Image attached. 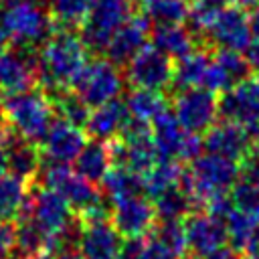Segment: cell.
<instances>
[{
    "label": "cell",
    "instance_id": "cell-13",
    "mask_svg": "<svg viewBox=\"0 0 259 259\" xmlns=\"http://www.w3.org/2000/svg\"><path fill=\"white\" fill-rule=\"evenodd\" d=\"M202 144H204V152L229 158L233 162H241L245 156L253 152L249 130L225 117L219 119L214 125H210L202 134Z\"/></svg>",
    "mask_w": 259,
    "mask_h": 259
},
{
    "label": "cell",
    "instance_id": "cell-14",
    "mask_svg": "<svg viewBox=\"0 0 259 259\" xmlns=\"http://www.w3.org/2000/svg\"><path fill=\"white\" fill-rule=\"evenodd\" d=\"M109 221L123 239H134V237L150 235L158 219H156L154 202L148 196L140 194L111 204Z\"/></svg>",
    "mask_w": 259,
    "mask_h": 259
},
{
    "label": "cell",
    "instance_id": "cell-12",
    "mask_svg": "<svg viewBox=\"0 0 259 259\" xmlns=\"http://www.w3.org/2000/svg\"><path fill=\"white\" fill-rule=\"evenodd\" d=\"M182 223L186 233L188 255L192 259H204L229 243L225 221L214 219L204 210L190 212Z\"/></svg>",
    "mask_w": 259,
    "mask_h": 259
},
{
    "label": "cell",
    "instance_id": "cell-6",
    "mask_svg": "<svg viewBox=\"0 0 259 259\" xmlns=\"http://www.w3.org/2000/svg\"><path fill=\"white\" fill-rule=\"evenodd\" d=\"M130 0H91L89 14L79 26V36L89 53L103 55L111 34L132 16Z\"/></svg>",
    "mask_w": 259,
    "mask_h": 259
},
{
    "label": "cell",
    "instance_id": "cell-19",
    "mask_svg": "<svg viewBox=\"0 0 259 259\" xmlns=\"http://www.w3.org/2000/svg\"><path fill=\"white\" fill-rule=\"evenodd\" d=\"M123 237L115 231L109 219L83 223L79 237V255L83 259H119Z\"/></svg>",
    "mask_w": 259,
    "mask_h": 259
},
{
    "label": "cell",
    "instance_id": "cell-2",
    "mask_svg": "<svg viewBox=\"0 0 259 259\" xmlns=\"http://www.w3.org/2000/svg\"><path fill=\"white\" fill-rule=\"evenodd\" d=\"M0 111L6 125L36 146L42 144L57 117L51 99L38 87L0 97Z\"/></svg>",
    "mask_w": 259,
    "mask_h": 259
},
{
    "label": "cell",
    "instance_id": "cell-21",
    "mask_svg": "<svg viewBox=\"0 0 259 259\" xmlns=\"http://www.w3.org/2000/svg\"><path fill=\"white\" fill-rule=\"evenodd\" d=\"M152 144L156 148L158 160H176L180 162V150L186 138V130L178 123L174 111L166 107L152 121Z\"/></svg>",
    "mask_w": 259,
    "mask_h": 259
},
{
    "label": "cell",
    "instance_id": "cell-41",
    "mask_svg": "<svg viewBox=\"0 0 259 259\" xmlns=\"http://www.w3.org/2000/svg\"><path fill=\"white\" fill-rule=\"evenodd\" d=\"M152 235V233H150ZM134 259H180L172 249H168L162 241H158L154 235L152 237H146V243L144 247L140 249V253L134 257Z\"/></svg>",
    "mask_w": 259,
    "mask_h": 259
},
{
    "label": "cell",
    "instance_id": "cell-46",
    "mask_svg": "<svg viewBox=\"0 0 259 259\" xmlns=\"http://www.w3.org/2000/svg\"><path fill=\"white\" fill-rule=\"evenodd\" d=\"M249 134H251V142H253V152L259 156V123L249 127Z\"/></svg>",
    "mask_w": 259,
    "mask_h": 259
},
{
    "label": "cell",
    "instance_id": "cell-50",
    "mask_svg": "<svg viewBox=\"0 0 259 259\" xmlns=\"http://www.w3.org/2000/svg\"><path fill=\"white\" fill-rule=\"evenodd\" d=\"M4 172H6V148L0 140V174H4Z\"/></svg>",
    "mask_w": 259,
    "mask_h": 259
},
{
    "label": "cell",
    "instance_id": "cell-1",
    "mask_svg": "<svg viewBox=\"0 0 259 259\" xmlns=\"http://www.w3.org/2000/svg\"><path fill=\"white\" fill-rule=\"evenodd\" d=\"M89 61V51L77 30L55 28L53 34L38 49L36 87L51 99V103L71 87L77 73Z\"/></svg>",
    "mask_w": 259,
    "mask_h": 259
},
{
    "label": "cell",
    "instance_id": "cell-53",
    "mask_svg": "<svg viewBox=\"0 0 259 259\" xmlns=\"http://www.w3.org/2000/svg\"><path fill=\"white\" fill-rule=\"evenodd\" d=\"M247 259H259V255H249Z\"/></svg>",
    "mask_w": 259,
    "mask_h": 259
},
{
    "label": "cell",
    "instance_id": "cell-11",
    "mask_svg": "<svg viewBox=\"0 0 259 259\" xmlns=\"http://www.w3.org/2000/svg\"><path fill=\"white\" fill-rule=\"evenodd\" d=\"M38 49L10 45L0 53V97L36 87Z\"/></svg>",
    "mask_w": 259,
    "mask_h": 259
},
{
    "label": "cell",
    "instance_id": "cell-43",
    "mask_svg": "<svg viewBox=\"0 0 259 259\" xmlns=\"http://www.w3.org/2000/svg\"><path fill=\"white\" fill-rule=\"evenodd\" d=\"M14 245V223L0 221V247L12 249Z\"/></svg>",
    "mask_w": 259,
    "mask_h": 259
},
{
    "label": "cell",
    "instance_id": "cell-32",
    "mask_svg": "<svg viewBox=\"0 0 259 259\" xmlns=\"http://www.w3.org/2000/svg\"><path fill=\"white\" fill-rule=\"evenodd\" d=\"M47 8L59 28L79 30L89 14L91 0H47Z\"/></svg>",
    "mask_w": 259,
    "mask_h": 259
},
{
    "label": "cell",
    "instance_id": "cell-44",
    "mask_svg": "<svg viewBox=\"0 0 259 259\" xmlns=\"http://www.w3.org/2000/svg\"><path fill=\"white\" fill-rule=\"evenodd\" d=\"M204 259H243V257H241V253H239L237 249H233L231 245H229V247L225 245V247L217 249L214 253H210V255L204 257Z\"/></svg>",
    "mask_w": 259,
    "mask_h": 259
},
{
    "label": "cell",
    "instance_id": "cell-28",
    "mask_svg": "<svg viewBox=\"0 0 259 259\" xmlns=\"http://www.w3.org/2000/svg\"><path fill=\"white\" fill-rule=\"evenodd\" d=\"M123 103L132 117H138L144 121H152L158 113H162L168 107V99L162 91H152L142 87H132Z\"/></svg>",
    "mask_w": 259,
    "mask_h": 259
},
{
    "label": "cell",
    "instance_id": "cell-18",
    "mask_svg": "<svg viewBox=\"0 0 259 259\" xmlns=\"http://www.w3.org/2000/svg\"><path fill=\"white\" fill-rule=\"evenodd\" d=\"M85 144H87L85 130L75 127L61 117H55V121L51 123L49 132L40 144V152H42L45 160H49V162L73 164Z\"/></svg>",
    "mask_w": 259,
    "mask_h": 259
},
{
    "label": "cell",
    "instance_id": "cell-47",
    "mask_svg": "<svg viewBox=\"0 0 259 259\" xmlns=\"http://www.w3.org/2000/svg\"><path fill=\"white\" fill-rule=\"evenodd\" d=\"M249 255H259V223H257V229H255V235L251 239V245H249Z\"/></svg>",
    "mask_w": 259,
    "mask_h": 259
},
{
    "label": "cell",
    "instance_id": "cell-56",
    "mask_svg": "<svg viewBox=\"0 0 259 259\" xmlns=\"http://www.w3.org/2000/svg\"><path fill=\"white\" fill-rule=\"evenodd\" d=\"M190 259H192V257H190Z\"/></svg>",
    "mask_w": 259,
    "mask_h": 259
},
{
    "label": "cell",
    "instance_id": "cell-26",
    "mask_svg": "<svg viewBox=\"0 0 259 259\" xmlns=\"http://www.w3.org/2000/svg\"><path fill=\"white\" fill-rule=\"evenodd\" d=\"M182 164L176 160H158L148 172L142 174V186H144V196L150 200L158 198L172 186H178L180 174H182Z\"/></svg>",
    "mask_w": 259,
    "mask_h": 259
},
{
    "label": "cell",
    "instance_id": "cell-20",
    "mask_svg": "<svg viewBox=\"0 0 259 259\" xmlns=\"http://www.w3.org/2000/svg\"><path fill=\"white\" fill-rule=\"evenodd\" d=\"M127 119H130V111H127L125 103L117 97L113 101H107L103 105L93 107L83 130H85L89 140H97V142L107 144L121 134Z\"/></svg>",
    "mask_w": 259,
    "mask_h": 259
},
{
    "label": "cell",
    "instance_id": "cell-51",
    "mask_svg": "<svg viewBox=\"0 0 259 259\" xmlns=\"http://www.w3.org/2000/svg\"><path fill=\"white\" fill-rule=\"evenodd\" d=\"M8 255H10V249L0 247V259H8Z\"/></svg>",
    "mask_w": 259,
    "mask_h": 259
},
{
    "label": "cell",
    "instance_id": "cell-7",
    "mask_svg": "<svg viewBox=\"0 0 259 259\" xmlns=\"http://www.w3.org/2000/svg\"><path fill=\"white\" fill-rule=\"evenodd\" d=\"M202 42L206 49H227L245 53L247 47L253 42L251 28H249V14L239 4H233L219 12L202 32ZM200 42V45H202Z\"/></svg>",
    "mask_w": 259,
    "mask_h": 259
},
{
    "label": "cell",
    "instance_id": "cell-27",
    "mask_svg": "<svg viewBox=\"0 0 259 259\" xmlns=\"http://www.w3.org/2000/svg\"><path fill=\"white\" fill-rule=\"evenodd\" d=\"M30 184L16 178L14 174H0V221L16 223L22 202L28 194Z\"/></svg>",
    "mask_w": 259,
    "mask_h": 259
},
{
    "label": "cell",
    "instance_id": "cell-10",
    "mask_svg": "<svg viewBox=\"0 0 259 259\" xmlns=\"http://www.w3.org/2000/svg\"><path fill=\"white\" fill-rule=\"evenodd\" d=\"M172 79H174V61L164 53H160L158 49H154L152 45H146L125 65V81L132 87L164 93L168 87H172Z\"/></svg>",
    "mask_w": 259,
    "mask_h": 259
},
{
    "label": "cell",
    "instance_id": "cell-49",
    "mask_svg": "<svg viewBox=\"0 0 259 259\" xmlns=\"http://www.w3.org/2000/svg\"><path fill=\"white\" fill-rule=\"evenodd\" d=\"M241 8L245 10H253V8H259V0H237Z\"/></svg>",
    "mask_w": 259,
    "mask_h": 259
},
{
    "label": "cell",
    "instance_id": "cell-33",
    "mask_svg": "<svg viewBox=\"0 0 259 259\" xmlns=\"http://www.w3.org/2000/svg\"><path fill=\"white\" fill-rule=\"evenodd\" d=\"M257 223H259V219H255L253 214H247V212L235 208L227 217V221H225V225H227V239H229L231 247L237 249L239 253H247L249 245H251V239L255 235Z\"/></svg>",
    "mask_w": 259,
    "mask_h": 259
},
{
    "label": "cell",
    "instance_id": "cell-55",
    "mask_svg": "<svg viewBox=\"0 0 259 259\" xmlns=\"http://www.w3.org/2000/svg\"><path fill=\"white\" fill-rule=\"evenodd\" d=\"M0 6H2V0H0Z\"/></svg>",
    "mask_w": 259,
    "mask_h": 259
},
{
    "label": "cell",
    "instance_id": "cell-17",
    "mask_svg": "<svg viewBox=\"0 0 259 259\" xmlns=\"http://www.w3.org/2000/svg\"><path fill=\"white\" fill-rule=\"evenodd\" d=\"M152 32V24L150 20L140 12V14H132L109 38L107 49L103 53L105 59H109L113 65L117 67H125L132 57L136 53H140Z\"/></svg>",
    "mask_w": 259,
    "mask_h": 259
},
{
    "label": "cell",
    "instance_id": "cell-38",
    "mask_svg": "<svg viewBox=\"0 0 259 259\" xmlns=\"http://www.w3.org/2000/svg\"><path fill=\"white\" fill-rule=\"evenodd\" d=\"M231 198L235 208L259 219V186L245 180H237V184L231 188Z\"/></svg>",
    "mask_w": 259,
    "mask_h": 259
},
{
    "label": "cell",
    "instance_id": "cell-8",
    "mask_svg": "<svg viewBox=\"0 0 259 259\" xmlns=\"http://www.w3.org/2000/svg\"><path fill=\"white\" fill-rule=\"evenodd\" d=\"M172 111H174L178 123L186 132L202 136L221 117L219 95H214L202 87L176 91L172 95Z\"/></svg>",
    "mask_w": 259,
    "mask_h": 259
},
{
    "label": "cell",
    "instance_id": "cell-30",
    "mask_svg": "<svg viewBox=\"0 0 259 259\" xmlns=\"http://www.w3.org/2000/svg\"><path fill=\"white\" fill-rule=\"evenodd\" d=\"M152 202H154L158 221H184L190 212L196 210L194 200L180 186H172L170 190H166L164 194L154 198Z\"/></svg>",
    "mask_w": 259,
    "mask_h": 259
},
{
    "label": "cell",
    "instance_id": "cell-5",
    "mask_svg": "<svg viewBox=\"0 0 259 259\" xmlns=\"http://www.w3.org/2000/svg\"><path fill=\"white\" fill-rule=\"evenodd\" d=\"M123 77L117 65H113L109 59L97 55L89 57V61L83 65V69L77 73V77L71 83V91H75L91 109L97 105H103L107 101H113L123 91Z\"/></svg>",
    "mask_w": 259,
    "mask_h": 259
},
{
    "label": "cell",
    "instance_id": "cell-52",
    "mask_svg": "<svg viewBox=\"0 0 259 259\" xmlns=\"http://www.w3.org/2000/svg\"><path fill=\"white\" fill-rule=\"evenodd\" d=\"M130 2H132V4H142L144 0H130Z\"/></svg>",
    "mask_w": 259,
    "mask_h": 259
},
{
    "label": "cell",
    "instance_id": "cell-22",
    "mask_svg": "<svg viewBox=\"0 0 259 259\" xmlns=\"http://www.w3.org/2000/svg\"><path fill=\"white\" fill-rule=\"evenodd\" d=\"M150 45L160 53H164L166 57H170L172 61H178L184 55L192 53L196 47H200V42L186 24L154 26L150 32Z\"/></svg>",
    "mask_w": 259,
    "mask_h": 259
},
{
    "label": "cell",
    "instance_id": "cell-3",
    "mask_svg": "<svg viewBox=\"0 0 259 259\" xmlns=\"http://www.w3.org/2000/svg\"><path fill=\"white\" fill-rule=\"evenodd\" d=\"M239 180V162H233L214 154H200L186 168H182L178 186L190 194L196 204V210H202L204 202L219 194L231 192Z\"/></svg>",
    "mask_w": 259,
    "mask_h": 259
},
{
    "label": "cell",
    "instance_id": "cell-37",
    "mask_svg": "<svg viewBox=\"0 0 259 259\" xmlns=\"http://www.w3.org/2000/svg\"><path fill=\"white\" fill-rule=\"evenodd\" d=\"M212 59L225 69V73L231 77V81H233L235 85L253 75V73H251V67H249L247 59H245V53L227 51V49H214V51H212Z\"/></svg>",
    "mask_w": 259,
    "mask_h": 259
},
{
    "label": "cell",
    "instance_id": "cell-45",
    "mask_svg": "<svg viewBox=\"0 0 259 259\" xmlns=\"http://www.w3.org/2000/svg\"><path fill=\"white\" fill-rule=\"evenodd\" d=\"M247 14H249L251 36H253V40H259V8H253V10H249Z\"/></svg>",
    "mask_w": 259,
    "mask_h": 259
},
{
    "label": "cell",
    "instance_id": "cell-34",
    "mask_svg": "<svg viewBox=\"0 0 259 259\" xmlns=\"http://www.w3.org/2000/svg\"><path fill=\"white\" fill-rule=\"evenodd\" d=\"M237 0H192L190 2V8H188V28L190 32L200 38L204 28L208 26V22L219 14L223 12L225 8L233 6Z\"/></svg>",
    "mask_w": 259,
    "mask_h": 259
},
{
    "label": "cell",
    "instance_id": "cell-54",
    "mask_svg": "<svg viewBox=\"0 0 259 259\" xmlns=\"http://www.w3.org/2000/svg\"><path fill=\"white\" fill-rule=\"evenodd\" d=\"M14 259H24V257H18V255H16V257H14Z\"/></svg>",
    "mask_w": 259,
    "mask_h": 259
},
{
    "label": "cell",
    "instance_id": "cell-4",
    "mask_svg": "<svg viewBox=\"0 0 259 259\" xmlns=\"http://www.w3.org/2000/svg\"><path fill=\"white\" fill-rule=\"evenodd\" d=\"M2 26L10 36V45L40 49V45L57 28L47 6L36 0H24L14 6H8L2 12Z\"/></svg>",
    "mask_w": 259,
    "mask_h": 259
},
{
    "label": "cell",
    "instance_id": "cell-36",
    "mask_svg": "<svg viewBox=\"0 0 259 259\" xmlns=\"http://www.w3.org/2000/svg\"><path fill=\"white\" fill-rule=\"evenodd\" d=\"M152 235L162 241L168 249H172L180 259H186L188 245H186V233L182 221H156Z\"/></svg>",
    "mask_w": 259,
    "mask_h": 259
},
{
    "label": "cell",
    "instance_id": "cell-9",
    "mask_svg": "<svg viewBox=\"0 0 259 259\" xmlns=\"http://www.w3.org/2000/svg\"><path fill=\"white\" fill-rule=\"evenodd\" d=\"M73 217H75V212L71 210V206L59 192L38 186V188H28V194L22 202L16 223L32 221L47 235H51V233L63 229Z\"/></svg>",
    "mask_w": 259,
    "mask_h": 259
},
{
    "label": "cell",
    "instance_id": "cell-48",
    "mask_svg": "<svg viewBox=\"0 0 259 259\" xmlns=\"http://www.w3.org/2000/svg\"><path fill=\"white\" fill-rule=\"evenodd\" d=\"M8 47H10V36H8L6 28H4L2 22H0V53H4Z\"/></svg>",
    "mask_w": 259,
    "mask_h": 259
},
{
    "label": "cell",
    "instance_id": "cell-31",
    "mask_svg": "<svg viewBox=\"0 0 259 259\" xmlns=\"http://www.w3.org/2000/svg\"><path fill=\"white\" fill-rule=\"evenodd\" d=\"M47 239L49 235L32 221H20L14 223V245L18 257L24 259H36L47 251Z\"/></svg>",
    "mask_w": 259,
    "mask_h": 259
},
{
    "label": "cell",
    "instance_id": "cell-35",
    "mask_svg": "<svg viewBox=\"0 0 259 259\" xmlns=\"http://www.w3.org/2000/svg\"><path fill=\"white\" fill-rule=\"evenodd\" d=\"M53 107H55V113L57 117L65 119L67 123L75 125V127H85L89 115H91V107L71 89L63 91L55 101H53Z\"/></svg>",
    "mask_w": 259,
    "mask_h": 259
},
{
    "label": "cell",
    "instance_id": "cell-42",
    "mask_svg": "<svg viewBox=\"0 0 259 259\" xmlns=\"http://www.w3.org/2000/svg\"><path fill=\"white\" fill-rule=\"evenodd\" d=\"M245 59H247V63H249V67H251V73H253L255 77H259V40H253V42L247 47Z\"/></svg>",
    "mask_w": 259,
    "mask_h": 259
},
{
    "label": "cell",
    "instance_id": "cell-24",
    "mask_svg": "<svg viewBox=\"0 0 259 259\" xmlns=\"http://www.w3.org/2000/svg\"><path fill=\"white\" fill-rule=\"evenodd\" d=\"M208 63H210V49H206V47H202V45L196 47L192 53L184 55L182 59L174 61V79H172V87H174L176 91L200 87Z\"/></svg>",
    "mask_w": 259,
    "mask_h": 259
},
{
    "label": "cell",
    "instance_id": "cell-40",
    "mask_svg": "<svg viewBox=\"0 0 259 259\" xmlns=\"http://www.w3.org/2000/svg\"><path fill=\"white\" fill-rule=\"evenodd\" d=\"M202 208H204V212H208L210 217L221 219V221H227V217L235 210V204H233L231 192H219V194L210 196V198L204 202Z\"/></svg>",
    "mask_w": 259,
    "mask_h": 259
},
{
    "label": "cell",
    "instance_id": "cell-15",
    "mask_svg": "<svg viewBox=\"0 0 259 259\" xmlns=\"http://www.w3.org/2000/svg\"><path fill=\"white\" fill-rule=\"evenodd\" d=\"M0 140L6 148V170L26 184H34L45 162L40 146L24 140L10 125H4L0 130Z\"/></svg>",
    "mask_w": 259,
    "mask_h": 259
},
{
    "label": "cell",
    "instance_id": "cell-23",
    "mask_svg": "<svg viewBox=\"0 0 259 259\" xmlns=\"http://www.w3.org/2000/svg\"><path fill=\"white\" fill-rule=\"evenodd\" d=\"M75 164V172L81 174L83 178H87L93 184H99L103 180V176L109 172L111 164V154H109V146L105 142H97V140H89L83 150L79 152Z\"/></svg>",
    "mask_w": 259,
    "mask_h": 259
},
{
    "label": "cell",
    "instance_id": "cell-29",
    "mask_svg": "<svg viewBox=\"0 0 259 259\" xmlns=\"http://www.w3.org/2000/svg\"><path fill=\"white\" fill-rule=\"evenodd\" d=\"M140 8L152 26H164V24H184L190 6L186 0H144Z\"/></svg>",
    "mask_w": 259,
    "mask_h": 259
},
{
    "label": "cell",
    "instance_id": "cell-16",
    "mask_svg": "<svg viewBox=\"0 0 259 259\" xmlns=\"http://www.w3.org/2000/svg\"><path fill=\"white\" fill-rule=\"evenodd\" d=\"M219 111L225 119L237 121L247 130L259 123V77L251 75L219 95Z\"/></svg>",
    "mask_w": 259,
    "mask_h": 259
},
{
    "label": "cell",
    "instance_id": "cell-25",
    "mask_svg": "<svg viewBox=\"0 0 259 259\" xmlns=\"http://www.w3.org/2000/svg\"><path fill=\"white\" fill-rule=\"evenodd\" d=\"M99 190H101L103 198L111 204L125 200V198H132V196H140V194H144L142 176L127 170V168L111 166L109 172L99 182Z\"/></svg>",
    "mask_w": 259,
    "mask_h": 259
},
{
    "label": "cell",
    "instance_id": "cell-39",
    "mask_svg": "<svg viewBox=\"0 0 259 259\" xmlns=\"http://www.w3.org/2000/svg\"><path fill=\"white\" fill-rule=\"evenodd\" d=\"M202 89L214 93V95H223L225 91H229L231 87H235V83L231 81V77L225 73V69L210 57V63L204 71V77H202V83H200Z\"/></svg>",
    "mask_w": 259,
    "mask_h": 259
}]
</instances>
